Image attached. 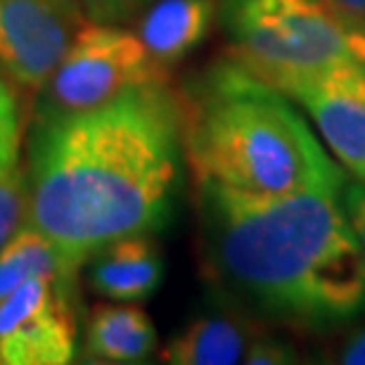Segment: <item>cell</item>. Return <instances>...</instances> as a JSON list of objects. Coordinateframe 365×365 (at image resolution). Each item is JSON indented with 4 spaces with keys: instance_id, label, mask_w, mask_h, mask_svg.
Segmentation results:
<instances>
[{
    "instance_id": "obj_10",
    "label": "cell",
    "mask_w": 365,
    "mask_h": 365,
    "mask_svg": "<svg viewBox=\"0 0 365 365\" xmlns=\"http://www.w3.org/2000/svg\"><path fill=\"white\" fill-rule=\"evenodd\" d=\"M216 14V0H157L145 7L135 34L152 60L169 69L207 38Z\"/></svg>"
},
{
    "instance_id": "obj_17",
    "label": "cell",
    "mask_w": 365,
    "mask_h": 365,
    "mask_svg": "<svg viewBox=\"0 0 365 365\" xmlns=\"http://www.w3.org/2000/svg\"><path fill=\"white\" fill-rule=\"evenodd\" d=\"M86 17L100 24H121L133 14L143 12L152 0H76Z\"/></svg>"
},
{
    "instance_id": "obj_7",
    "label": "cell",
    "mask_w": 365,
    "mask_h": 365,
    "mask_svg": "<svg viewBox=\"0 0 365 365\" xmlns=\"http://www.w3.org/2000/svg\"><path fill=\"white\" fill-rule=\"evenodd\" d=\"M86 21L76 0H0V69L41 91Z\"/></svg>"
},
{
    "instance_id": "obj_5",
    "label": "cell",
    "mask_w": 365,
    "mask_h": 365,
    "mask_svg": "<svg viewBox=\"0 0 365 365\" xmlns=\"http://www.w3.org/2000/svg\"><path fill=\"white\" fill-rule=\"evenodd\" d=\"M157 81H166V69L152 60L138 34L88 19L41 88L36 114L86 112Z\"/></svg>"
},
{
    "instance_id": "obj_19",
    "label": "cell",
    "mask_w": 365,
    "mask_h": 365,
    "mask_svg": "<svg viewBox=\"0 0 365 365\" xmlns=\"http://www.w3.org/2000/svg\"><path fill=\"white\" fill-rule=\"evenodd\" d=\"M339 363L344 365H365V325L356 330L339 351Z\"/></svg>"
},
{
    "instance_id": "obj_18",
    "label": "cell",
    "mask_w": 365,
    "mask_h": 365,
    "mask_svg": "<svg viewBox=\"0 0 365 365\" xmlns=\"http://www.w3.org/2000/svg\"><path fill=\"white\" fill-rule=\"evenodd\" d=\"M341 207L349 218L356 240H359L361 250L365 252V180H346L341 187Z\"/></svg>"
},
{
    "instance_id": "obj_1",
    "label": "cell",
    "mask_w": 365,
    "mask_h": 365,
    "mask_svg": "<svg viewBox=\"0 0 365 365\" xmlns=\"http://www.w3.org/2000/svg\"><path fill=\"white\" fill-rule=\"evenodd\" d=\"M180 112L166 81L74 114H36L29 225L76 266L105 245L169 221L180 178Z\"/></svg>"
},
{
    "instance_id": "obj_12",
    "label": "cell",
    "mask_w": 365,
    "mask_h": 365,
    "mask_svg": "<svg viewBox=\"0 0 365 365\" xmlns=\"http://www.w3.org/2000/svg\"><path fill=\"white\" fill-rule=\"evenodd\" d=\"M83 346L102 363H140L155 351L157 330L135 304H98L86 320Z\"/></svg>"
},
{
    "instance_id": "obj_11",
    "label": "cell",
    "mask_w": 365,
    "mask_h": 365,
    "mask_svg": "<svg viewBox=\"0 0 365 365\" xmlns=\"http://www.w3.org/2000/svg\"><path fill=\"white\" fill-rule=\"evenodd\" d=\"M261 330L252 318L230 313H207L178 330L166 341L162 361L171 365H235Z\"/></svg>"
},
{
    "instance_id": "obj_15",
    "label": "cell",
    "mask_w": 365,
    "mask_h": 365,
    "mask_svg": "<svg viewBox=\"0 0 365 365\" xmlns=\"http://www.w3.org/2000/svg\"><path fill=\"white\" fill-rule=\"evenodd\" d=\"M21 148V114L14 93L0 78V176L19 164Z\"/></svg>"
},
{
    "instance_id": "obj_14",
    "label": "cell",
    "mask_w": 365,
    "mask_h": 365,
    "mask_svg": "<svg viewBox=\"0 0 365 365\" xmlns=\"http://www.w3.org/2000/svg\"><path fill=\"white\" fill-rule=\"evenodd\" d=\"M29 200L31 192L26 166L17 164L0 176V250L29 225Z\"/></svg>"
},
{
    "instance_id": "obj_2",
    "label": "cell",
    "mask_w": 365,
    "mask_h": 365,
    "mask_svg": "<svg viewBox=\"0 0 365 365\" xmlns=\"http://www.w3.org/2000/svg\"><path fill=\"white\" fill-rule=\"evenodd\" d=\"M202 266L240 313L302 332L365 316V252L341 200L197 180Z\"/></svg>"
},
{
    "instance_id": "obj_20",
    "label": "cell",
    "mask_w": 365,
    "mask_h": 365,
    "mask_svg": "<svg viewBox=\"0 0 365 365\" xmlns=\"http://www.w3.org/2000/svg\"><path fill=\"white\" fill-rule=\"evenodd\" d=\"M330 3L339 5L341 10H346L349 14H354V17L365 19V0H330Z\"/></svg>"
},
{
    "instance_id": "obj_9",
    "label": "cell",
    "mask_w": 365,
    "mask_h": 365,
    "mask_svg": "<svg viewBox=\"0 0 365 365\" xmlns=\"http://www.w3.org/2000/svg\"><path fill=\"white\" fill-rule=\"evenodd\" d=\"M88 264V284L112 302H145L164 277V259L150 235H128L105 245Z\"/></svg>"
},
{
    "instance_id": "obj_16",
    "label": "cell",
    "mask_w": 365,
    "mask_h": 365,
    "mask_svg": "<svg viewBox=\"0 0 365 365\" xmlns=\"http://www.w3.org/2000/svg\"><path fill=\"white\" fill-rule=\"evenodd\" d=\"M297 351L289 341H284L273 334H266L261 330L257 337L252 339V344L247 346V354L242 363L250 365H284V363H297Z\"/></svg>"
},
{
    "instance_id": "obj_6",
    "label": "cell",
    "mask_w": 365,
    "mask_h": 365,
    "mask_svg": "<svg viewBox=\"0 0 365 365\" xmlns=\"http://www.w3.org/2000/svg\"><path fill=\"white\" fill-rule=\"evenodd\" d=\"M76 282L29 277L0 302V363L64 365L76 351Z\"/></svg>"
},
{
    "instance_id": "obj_3",
    "label": "cell",
    "mask_w": 365,
    "mask_h": 365,
    "mask_svg": "<svg viewBox=\"0 0 365 365\" xmlns=\"http://www.w3.org/2000/svg\"><path fill=\"white\" fill-rule=\"evenodd\" d=\"M176 98L182 157L195 182L341 197L344 171L306 116L282 91L237 60L209 64Z\"/></svg>"
},
{
    "instance_id": "obj_8",
    "label": "cell",
    "mask_w": 365,
    "mask_h": 365,
    "mask_svg": "<svg viewBox=\"0 0 365 365\" xmlns=\"http://www.w3.org/2000/svg\"><path fill=\"white\" fill-rule=\"evenodd\" d=\"M273 86L309 116L337 164L365 180V74L323 69L284 76Z\"/></svg>"
},
{
    "instance_id": "obj_4",
    "label": "cell",
    "mask_w": 365,
    "mask_h": 365,
    "mask_svg": "<svg viewBox=\"0 0 365 365\" xmlns=\"http://www.w3.org/2000/svg\"><path fill=\"white\" fill-rule=\"evenodd\" d=\"M216 19L232 60L268 83L323 69L365 74V19L330 0H221Z\"/></svg>"
},
{
    "instance_id": "obj_13",
    "label": "cell",
    "mask_w": 365,
    "mask_h": 365,
    "mask_svg": "<svg viewBox=\"0 0 365 365\" xmlns=\"http://www.w3.org/2000/svg\"><path fill=\"white\" fill-rule=\"evenodd\" d=\"M78 268L41 230L26 225L0 250V302L29 277L46 275L76 282Z\"/></svg>"
}]
</instances>
